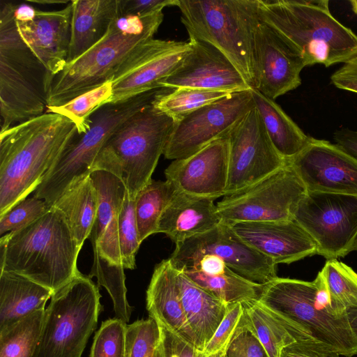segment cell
<instances>
[{"label":"cell","mask_w":357,"mask_h":357,"mask_svg":"<svg viewBox=\"0 0 357 357\" xmlns=\"http://www.w3.org/2000/svg\"><path fill=\"white\" fill-rule=\"evenodd\" d=\"M77 134L71 120L52 112L0 132V215L37 189Z\"/></svg>","instance_id":"cell-1"},{"label":"cell","mask_w":357,"mask_h":357,"mask_svg":"<svg viewBox=\"0 0 357 357\" xmlns=\"http://www.w3.org/2000/svg\"><path fill=\"white\" fill-rule=\"evenodd\" d=\"M80 250L63 214L52 206L26 227L1 237L0 272L19 274L54 293L79 273Z\"/></svg>","instance_id":"cell-2"},{"label":"cell","mask_w":357,"mask_h":357,"mask_svg":"<svg viewBox=\"0 0 357 357\" xmlns=\"http://www.w3.org/2000/svg\"><path fill=\"white\" fill-rule=\"evenodd\" d=\"M327 0H258L260 20L302 56L325 67L357 56V35L331 14Z\"/></svg>","instance_id":"cell-3"},{"label":"cell","mask_w":357,"mask_h":357,"mask_svg":"<svg viewBox=\"0 0 357 357\" xmlns=\"http://www.w3.org/2000/svg\"><path fill=\"white\" fill-rule=\"evenodd\" d=\"M258 302L280 320L307 333L340 356L357 354V337L347 313L331 307L319 272L310 282L278 277L264 284Z\"/></svg>","instance_id":"cell-4"},{"label":"cell","mask_w":357,"mask_h":357,"mask_svg":"<svg viewBox=\"0 0 357 357\" xmlns=\"http://www.w3.org/2000/svg\"><path fill=\"white\" fill-rule=\"evenodd\" d=\"M15 6L1 0V131L45 113L47 107L51 75L20 37Z\"/></svg>","instance_id":"cell-5"},{"label":"cell","mask_w":357,"mask_h":357,"mask_svg":"<svg viewBox=\"0 0 357 357\" xmlns=\"http://www.w3.org/2000/svg\"><path fill=\"white\" fill-rule=\"evenodd\" d=\"M176 6L189 38L218 49L255 88L254 40L260 21L258 0H178Z\"/></svg>","instance_id":"cell-6"},{"label":"cell","mask_w":357,"mask_h":357,"mask_svg":"<svg viewBox=\"0 0 357 357\" xmlns=\"http://www.w3.org/2000/svg\"><path fill=\"white\" fill-rule=\"evenodd\" d=\"M174 123L152 105L144 107L114 131L98 154L92 172L114 174L125 183L130 199H135L152 181Z\"/></svg>","instance_id":"cell-7"},{"label":"cell","mask_w":357,"mask_h":357,"mask_svg":"<svg viewBox=\"0 0 357 357\" xmlns=\"http://www.w3.org/2000/svg\"><path fill=\"white\" fill-rule=\"evenodd\" d=\"M172 89L161 87L120 103H109L89 118L86 133L77 134L46 173L34 197L50 206L74 182L91 174L96 158L114 131L132 115L152 105L155 98Z\"/></svg>","instance_id":"cell-8"},{"label":"cell","mask_w":357,"mask_h":357,"mask_svg":"<svg viewBox=\"0 0 357 357\" xmlns=\"http://www.w3.org/2000/svg\"><path fill=\"white\" fill-rule=\"evenodd\" d=\"M100 297L98 286L80 272L54 292L33 357H81L97 326Z\"/></svg>","instance_id":"cell-9"},{"label":"cell","mask_w":357,"mask_h":357,"mask_svg":"<svg viewBox=\"0 0 357 357\" xmlns=\"http://www.w3.org/2000/svg\"><path fill=\"white\" fill-rule=\"evenodd\" d=\"M114 19L98 43L50 76L47 107L62 105L110 81L132 52L156 33L130 35L121 31Z\"/></svg>","instance_id":"cell-10"},{"label":"cell","mask_w":357,"mask_h":357,"mask_svg":"<svg viewBox=\"0 0 357 357\" xmlns=\"http://www.w3.org/2000/svg\"><path fill=\"white\" fill-rule=\"evenodd\" d=\"M307 190L293 167L287 163L266 178L227 195L217 203L221 222L294 220Z\"/></svg>","instance_id":"cell-11"},{"label":"cell","mask_w":357,"mask_h":357,"mask_svg":"<svg viewBox=\"0 0 357 357\" xmlns=\"http://www.w3.org/2000/svg\"><path fill=\"white\" fill-rule=\"evenodd\" d=\"M317 244V255L327 260L355 250L357 241V196L307 192L294 215Z\"/></svg>","instance_id":"cell-12"},{"label":"cell","mask_w":357,"mask_h":357,"mask_svg":"<svg viewBox=\"0 0 357 357\" xmlns=\"http://www.w3.org/2000/svg\"><path fill=\"white\" fill-rule=\"evenodd\" d=\"M251 89L232 93L175 122L163 152L165 158H184L215 140L228 137L255 107Z\"/></svg>","instance_id":"cell-13"},{"label":"cell","mask_w":357,"mask_h":357,"mask_svg":"<svg viewBox=\"0 0 357 357\" xmlns=\"http://www.w3.org/2000/svg\"><path fill=\"white\" fill-rule=\"evenodd\" d=\"M205 255H213L242 277L265 284L278 278L272 259L247 244L230 225L220 223L212 229L176 244L169 257L176 270L191 267Z\"/></svg>","instance_id":"cell-14"},{"label":"cell","mask_w":357,"mask_h":357,"mask_svg":"<svg viewBox=\"0 0 357 357\" xmlns=\"http://www.w3.org/2000/svg\"><path fill=\"white\" fill-rule=\"evenodd\" d=\"M229 144L225 195L257 183L287 163L273 146L255 107L231 132Z\"/></svg>","instance_id":"cell-15"},{"label":"cell","mask_w":357,"mask_h":357,"mask_svg":"<svg viewBox=\"0 0 357 357\" xmlns=\"http://www.w3.org/2000/svg\"><path fill=\"white\" fill-rule=\"evenodd\" d=\"M190 50L189 42L151 39L138 46L110 80L111 103H120L162 87V82Z\"/></svg>","instance_id":"cell-16"},{"label":"cell","mask_w":357,"mask_h":357,"mask_svg":"<svg viewBox=\"0 0 357 357\" xmlns=\"http://www.w3.org/2000/svg\"><path fill=\"white\" fill-rule=\"evenodd\" d=\"M287 161L307 192L357 196V160L335 144L310 137L304 149Z\"/></svg>","instance_id":"cell-17"},{"label":"cell","mask_w":357,"mask_h":357,"mask_svg":"<svg viewBox=\"0 0 357 357\" xmlns=\"http://www.w3.org/2000/svg\"><path fill=\"white\" fill-rule=\"evenodd\" d=\"M255 86L275 100L301 84L306 64L301 54L261 20L255 32Z\"/></svg>","instance_id":"cell-18"},{"label":"cell","mask_w":357,"mask_h":357,"mask_svg":"<svg viewBox=\"0 0 357 357\" xmlns=\"http://www.w3.org/2000/svg\"><path fill=\"white\" fill-rule=\"evenodd\" d=\"M190 50L161 84L172 89L196 88L235 93L252 89L231 61L218 49L189 38Z\"/></svg>","instance_id":"cell-19"},{"label":"cell","mask_w":357,"mask_h":357,"mask_svg":"<svg viewBox=\"0 0 357 357\" xmlns=\"http://www.w3.org/2000/svg\"><path fill=\"white\" fill-rule=\"evenodd\" d=\"M229 137L215 140L194 154L174 160L166 179L187 194L218 199L226 194L229 175Z\"/></svg>","instance_id":"cell-20"},{"label":"cell","mask_w":357,"mask_h":357,"mask_svg":"<svg viewBox=\"0 0 357 357\" xmlns=\"http://www.w3.org/2000/svg\"><path fill=\"white\" fill-rule=\"evenodd\" d=\"M247 244L275 264H291L317 255V244L294 220L240 222L230 225Z\"/></svg>","instance_id":"cell-21"},{"label":"cell","mask_w":357,"mask_h":357,"mask_svg":"<svg viewBox=\"0 0 357 357\" xmlns=\"http://www.w3.org/2000/svg\"><path fill=\"white\" fill-rule=\"evenodd\" d=\"M71 17L70 1L60 10H37L31 21L15 20L20 37L52 76L61 72L67 63Z\"/></svg>","instance_id":"cell-22"},{"label":"cell","mask_w":357,"mask_h":357,"mask_svg":"<svg viewBox=\"0 0 357 357\" xmlns=\"http://www.w3.org/2000/svg\"><path fill=\"white\" fill-rule=\"evenodd\" d=\"M98 195V211L89 237L93 249L108 263L122 266L119 243V220L127 192L125 183L114 174L94 170L91 173Z\"/></svg>","instance_id":"cell-23"},{"label":"cell","mask_w":357,"mask_h":357,"mask_svg":"<svg viewBox=\"0 0 357 357\" xmlns=\"http://www.w3.org/2000/svg\"><path fill=\"white\" fill-rule=\"evenodd\" d=\"M146 309L149 317L159 324L198 349L183 309L176 270L169 258L162 260L154 268L146 291Z\"/></svg>","instance_id":"cell-24"},{"label":"cell","mask_w":357,"mask_h":357,"mask_svg":"<svg viewBox=\"0 0 357 357\" xmlns=\"http://www.w3.org/2000/svg\"><path fill=\"white\" fill-rule=\"evenodd\" d=\"M215 199L176 190L162 212L158 233L165 234L178 244L212 229L221 223Z\"/></svg>","instance_id":"cell-25"},{"label":"cell","mask_w":357,"mask_h":357,"mask_svg":"<svg viewBox=\"0 0 357 357\" xmlns=\"http://www.w3.org/2000/svg\"><path fill=\"white\" fill-rule=\"evenodd\" d=\"M120 0H73L67 63L98 43L119 14Z\"/></svg>","instance_id":"cell-26"},{"label":"cell","mask_w":357,"mask_h":357,"mask_svg":"<svg viewBox=\"0 0 357 357\" xmlns=\"http://www.w3.org/2000/svg\"><path fill=\"white\" fill-rule=\"evenodd\" d=\"M176 278L187 319L198 349L203 351L224 319L228 305L197 284L183 271L176 270Z\"/></svg>","instance_id":"cell-27"},{"label":"cell","mask_w":357,"mask_h":357,"mask_svg":"<svg viewBox=\"0 0 357 357\" xmlns=\"http://www.w3.org/2000/svg\"><path fill=\"white\" fill-rule=\"evenodd\" d=\"M53 292L19 274L0 272V331L43 309Z\"/></svg>","instance_id":"cell-28"},{"label":"cell","mask_w":357,"mask_h":357,"mask_svg":"<svg viewBox=\"0 0 357 357\" xmlns=\"http://www.w3.org/2000/svg\"><path fill=\"white\" fill-rule=\"evenodd\" d=\"M98 206L97 191L90 174L72 183L52 206L63 214L81 248L92 231Z\"/></svg>","instance_id":"cell-29"},{"label":"cell","mask_w":357,"mask_h":357,"mask_svg":"<svg viewBox=\"0 0 357 357\" xmlns=\"http://www.w3.org/2000/svg\"><path fill=\"white\" fill-rule=\"evenodd\" d=\"M255 107L278 152L286 160L297 155L307 145L310 137L285 113L282 107L256 89L252 88Z\"/></svg>","instance_id":"cell-30"},{"label":"cell","mask_w":357,"mask_h":357,"mask_svg":"<svg viewBox=\"0 0 357 357\" xmlns=\"http://www.w3.org/2000/svg\"><path fill=\"white\" fill-rule=\"evenodd\" d=\"M243 305L247 330L259 340L268 357H281L287 346L298 340L312 337L276 317L258 301Z\"/></svg>","instance_id":"cell-31"},{"label":"cell","mask_w":357,"mask_h":357,"mask_svg":"<svg viewBox=\"0 0 357 357\" xmlns=\"http://www.w3.org/2000/svg\"><path fill=\"white\" fill-rule=\"evenodd\" d=\"M178 271L227 305L258 301L264 288V284L242 277L228 266L222 273L214 275L193 268Z\"/></svg>","instance_id":"cell-32"},{"label":"cell","mask_w":357,"mask_h":357,"mask_svg":"<svg viewBox=\"0 0 357 357\" xmlns=\"http://www.w3.org/2000/svg\"><path fill=\"white\" fill-rule=\"evenodd\" d=\"M176 191V187L169 181L152 179L139 192L135 201L141 243L151 234L158 233V224L162 212Z\"/></svg>","instance_id":"cell-33"},{"label":"cell","mask_w":357,"mask_h":357,"mask_svg":"<svg viewBox=\"0 0 357 357\" xmlns=\"http://www.w3.org/2000/svg\"><path fill=\"white\" fill-rule=\"evenodd\" d=\"M45 310H37L0 331V357H33Z\"/></svg>","instance_id":"cell-34"},{"label":"cell","mask_w":357,"mask_h":357,"mask_svg":"<svg viewBox=\"0 0 357 357\" xmlns=\"http://www.w3.org/2000/svg\"><path fill=\"white\" fill-rule=\"evenodd\" d=\"M319 273L334 310L347 312L357 308V273L351 267L336 259H328Z\"/></svg>","instance_id":"cell-35"},{"label":"cell","mask_w":357,"mask_h":357,"mask_svg":"<svg viewBox=\"0 0 357 357\" xmlns=\"http://www.w3.org/2000/svg\"><path fill=\"white\" fill-rule=\"evenodd\" d=\"M231 93L196 88H178L158 96L152 105L176 122L192 112Z\"/></svg>","instance_id":"cell-36"},{"label":"cell","mask_w":357,"mask_h":357,"mask_svg":"<svg viewBox=\"0 0 357 357\" xmlns=\"http://www.w3.org/2000/svg\"><path fill=\"white\" fill-rule=\"evenodd\" d=\"M112 97V84L109 81L62 105L47 107L46 112L68 118L75 124L78 134H84L89 128L90 116L101 107L111 103Z\"/></svg>","instance_id":"cell-37"},{"label":"cell","mask_w":357,"mask_h":357,"mask_svg":"<svg viewBox=\"0 0 357 357\" xmlns=\"http://www.w3.org/2000/svg\"><path fill=\"white\" fill-rule=\"evenodd\" d=\"M93 252V264L89 277H96L98 285L107 289L112 300L116 317L128 324L132 307L129 305L126 298L125 268L123 266L110 264L94 249Z\"/></svg>","instance_id":"cell-38"},{"label":"cell","mask_w":357,"mask_h":357,"mask_svg":"<svg viewBox=\"0 0 357 357\" xmlns=\"http://www.w3.org/2000/svg\"><path fill=\"white\" fill-rule=\"evenodd\" d=\"M247 330L245 308L243 303L228 305L227 312L202 351L204 357H222L234 339Z\"/></svg>","instance_id":"cell-39"},{"label":"cell","mask_w":357,"mask_h":357,"mask_svg":"<svg viewBox=\"0 0 357 357\" xmlns=\"http://www.w3.org/2000/svg\"><path fill=\"white\" fill-rule=\"evenodd\" d=\"M160 339V325L151 317L128 324L126 331V357H154Z\"/></svg>","instance_id":"cell-40"},{"label":"cell","mask_w":357,"mask_h":357,"mask_svg":"<svg viewBox=\"0 0 357 357\" xmlns=\"http://www.w3.org/2000/svg\"><path fill=\"white\" fill-rule=\"evenodd\" d=\"M119 243L121 264L124 268L135 269V256L141 245L135 213V201L128 190L119 220Z\"/></svg>","instance_id":"cell-41"},{"label":"cell","mask_w":357,"mask_h":357,"mask_svg":"<svg viewBox=\"0 0 357 357\" xmlns=\"http://www.w3.org/2000/svg\"><path fill=\"white\" fill-rule=\"evenodd\" d=\"M127 325L117 317L103 321L93 337L90 357H126Z\"/></svg>","instance_id":"cell-42"},{"label":"cell","mask_w":357,"mask_h":357,"mask_svg":"<svg viewBox=\"0 0 357 357\" xmlns=\"http://www.w3.org/2000/svg\"><path fill=\"white\" fill-rule=\"evenodd\" d=\"M52 207L45 200L34 196L24 199L0 215V234L26 227L46 214Z\"/></svg>","instance_id":"cell-43"},{"label":"cell","mask_w":357,"mask_h":357,"mask_svg":"<svg viewBox=\"0 0 357 357\" xmlns=\"http://www.w3.org/2000/svg\"><path fill=\"white\" fill-rule=\"evenodd\" d=\"M160 325L162 357H204L202 351Z\"/></svg>","instance_id":"cell-44"},{"label":"cell","mask_w":357,"mask_h":357,"mask_svg":"<svg viewBox=\"0 0 357 357\" xmlns=\"http://www.w3.org/2000/svg\"><path fill=\"white\" fill-rule=\"evenodd\" d=\"M340 355L330 347L314 340H298L287 346L281 357H340Z\"/></svg>","instance_id":"cell-45"},{"label":"cell","mask_w":357,"mask_h":357,"mask_svg":"<svg viewBox=\"0 0 357 357\" xmlns=\"http://www.w3.org/2000/svg\"><path fill=\"white\" fill-rule=\"evenodd\" d=\"M225 357H268L263 347L250 331L237 335L228 347Z\"/></svg>","instance_id":"cell-46"},{"label":"cell","mask_w":357,"mask_h":357,"mask_svg":"<svg viewBox=\"0 0 357 357\" xmlns=\"http://www.w3.org/2000/svg\"><path fill=\"white\" fill-rule=\"evenodd\" d=\"M178 0H120V15H146L176 6Z\"/></svg>","instance_id":"cell-47"},{"label":"cell","mask_w":357,"mask_h":357,"mask_svg":"<svg viewBox=\"0 0 357 357\" xmlns=\"http://www.w3.org/2000/svg\"><path fill=\"white\" fill-rule=\"evenodd\" d=\"M332 84L337 88L357 93V56H355L331 76Z\"/></svg>","instance_id":"cell-48"},{"label":"cell","mask_w":357,"mask_h":357,"mask_svg":"<svg viewBox=\"0 0 357 357\" xmlns=\"http://www.w3.org/2000/svg\"><path fill=\"white\" fill-rule=\"evenodd\" d=\"M335 144L357 160V130L342 128L333 134Z\"/></svg>","instance_id":"cell-49"},{"label":"cell","mask_w":357,"mask_h":357,"mask_svg":"<svg viewBox=\"0 0 357 357\" xmlns=\"http://www.w3.org/2000/svg\"><path fill=\"white\" fill-rule=\"evenodd\" d=\"M227 266L225 262L219 257L213 255H205L188 268L197 269L207 275H214L222 273Z\"/></svg>","instance_id":"cell-50"},{"label":"cell","mask_w":357,"mask_h":357,"mask_svg":"<svg viewBox=\"0 0 357 357\" xmlns=\"http://www.w3.org/2000/svg\"><path fill=\"white\" fill-rule=\"evenodd\" d=\"M37 9L26 3L15 4L14 17L15 21L29 22L33 20L36 15Z\"/></svg>","instance_id":"cell-51"},{"label":"cell","mask_w":357,"mask_h":357,"mask_svg":"<svg viewBox=\"0 0 357 357\" xmlns=\"http://www.w3.org/2000/svg\"><path fill=\"white\" fill-rule=\"evenodd\" d=\"M350 326L357 337V308H351L347 310Z\"/></svg>","instance_id":"cell-52"},{"label":"cell","mask_w":357,"mask_h":357,"mask_svg":"<svg viewBox=\"0 0 357 357\" xmlns=\"http://www.w3.org/2000/svg\"><path fill=\"white\" fill-rule=\"evenodd\" d=\"M29 2L42 5L68 4L71 1L66 0H28Z\"/></svg>","instance_id":"cell-53"},{"label":"cell","mask_w":357,"mask_h":357,"mask_svg":"<svg viewBox=\"0 0 357 357\" xmlns=\"http://www.w3.org/2000/svg\"><path fill=\"white\" fill-rule=\"evenodd\" d=\"M353 12L357 15V0L349 1Z\"/></svg>","instance_id":"cell-54"},{"label":"cell","mask_w":357,"mask_h":357,"mask_svg":"<svg viewBox=\"0 0 357 357\" xmlns=\"http://www.w3.org/2000/svg\"><path fill=\"white\" fill-rule=\"evenodd\" d=\"M154 357H162V347H161V344L160 342L156 351H155V355H154Z\"/></svg>","instance_id":"cell-55"},{"label":"cell","mask_w":357,"mask_h":357,"mask_svg":"<svg viewBox=\"0 0 357 357\" xmlns=\"http://www.w3.org/2000/svg\"><path fill=\"white\" fill-rule=\"evenodd\" d=\"M355 250L357 251V241H356V243Z\"/></svg>","instance_id":"cell-56"},{"label":"cell","mask_w":357,"mask_h":357,"mask_svg":"<svg viewBox=\"0 0 357 357\" xmlns=\"http://www.w3.org/2000/svg\"><path fill=\"white\" fill-rule=\"evenodd\" d=\"M222 357H225V356H222Z\"/></svg>","instance_id":"cell-57"}]
</instances>
